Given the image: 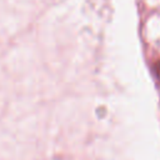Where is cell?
Instances as JSON below:
<instances>
[{
  "label": "cell",
  "mask_w": 160,
  "mask_h": 160,
  "mask_svg": "<svg viewBox=\"0 0 160 160\" xmlns=\"http://www.w3.org/2000/svg\"><path fill=\"white\" fill-rule=\"evenodd\" d=\"M155 71H156V75L160 78V61H158L155 64Z\"/></svg>",
  "instance_id": "1"
}]
</instances>
